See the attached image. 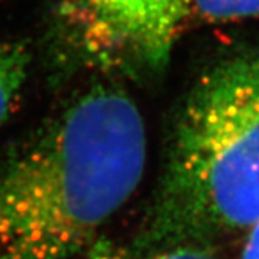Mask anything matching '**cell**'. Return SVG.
Segmentation results:
<instances>
[{
  "label": "cell",
  "mask_w": 259,
  "mask_h": 259,
  "mask_svg": "<svg viewBox=\"0 0 259 259\" xmlns=\"http://www.w3.org/2000/svg\"><path fill=\"white\" fill-rule=\"evenodd\" d=\"M32 51L22 40H0V125L15 111L28 81Z\"/></svg>",
  "instance_id": "cell-4"
},
{
  "label": "cell",
  "mask_w": 259,
  "mask_h": 259,
  "mask_svg": "<svg viewBox=\"0 0 259 259\" xmlns=\"http://www.w3.org/2000/svg\"><path fill=\"white\" fill-rule=\"evenodd\" d=\"M147 136L134 100L100 79L0 156V259H75L137 190Z\"/></svg>",
  "instance_id": "cell-1"
},
{
  "label": "cell",
  "mask_w": 259,
  "mask_h": 259,
  "mask_svg": "<svg viewBox=\"0 0 259 259\" xmlns=\"http://www.w3.org/2000/svg\"><path fill=\"white\" fill-rule=\"evenodd\" d=\"M87 259H218L210 246H180L153 253H133L104 238H98L85 253Z\"/></svg>",
  "instance_id": "cell-5"
},
{
  "label": "cell",
  "mask_w": 259,
  "mask_h": 259,
  "mask_svg": "<svg viewBox=\"0 0 259 259\" xmlns=\"http://www.w3.org/2000/svg\"><path fill=\"white\" fill-rule=\"evenodd\" d=\"M259 219V52L223 59L183 102L130 250L209 246Z\"/></svg>",
  "instance_id": "cell-2"
},
{
  "label": "cell",
  "mask_w": 259,
  "mask_h": 259,
  "mask_svg": "<svg viewBox=\"0 0 259 259\" xmlns=\"http://www.w3.org/2000/svg\"><path fill=\"white\" fill-rule=\"evenodd\" d=\"M239 259H259V219L248 229V238Z\"/></svg>",
  "instance_id": "cell-7"
},
{
  "label": "cell",
  "mask_w": 259,
  "mask_h": 259,
  "mask_svg": "<svg viewBox=\"0 0 259 259\" xmlns=\"http://www.w3.org/2000/svg\"><path fill=\"white\" fill-rule=\"evenodd\" d=\"M194 0H48L55 75H134L164 68Z\"/></svg>",
  "instance_id": "cell-3"
},
{
  "label": "cell",
  "mask_w": 259,
  "mask_h": 259,
  "mask_svg": "<svg viewBox=\"0 0 259 259\" xmlns=\"http://www.w3.org/2000/svg\"><path fill=\"white\" fill-rule=\"evenodd\" d=\"M193 10L210 22L259 18V0H194Z\"/></svg>",
  "instance_id": "cell-6"
}]
</instances>
